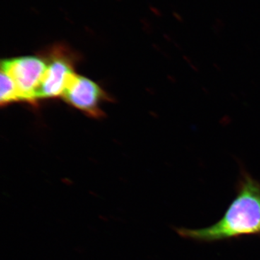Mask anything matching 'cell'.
Segmentation results:
<instances>
[{
	"mask_svg": "<svg viewBox=\"0 0 260 260\" xmlns=\"http://www.w3.org/2000/svg\"><path fill=\"white\" fill-rule=\"evenodd\" d=\"M184 239L198 243H215L244 237L260 239V181L241 169L237 194L218 222L203 229L175 228Z\"/></svg>",
	"mask_w": 260,
	"mask_h": 260,
	"instance_id": "6da1fadb",
	"label": "cell"
},
{
	"mask_svg": "<svg viewBox=\"0 0 260 260\" xmlns=\"http://www.w3.org/2000/svg\"><path fill=\"white\" fill-rule=\"evenodd\" d=\"M47 62L41 56H26L3 59L1 70L11 77L18 90L20 102L36 105L38 93L44 73Z\"/></svg>",
	"mask_w": 260,
	"mask_h": 260,
	"instance_id": "7a4b0ae2",
	"label": "cell"
},
{
	"mask_svg": "<svg viewBox=\"0 0 260 260\" xmlns=\"http://www.w3.org/2000/svg\"><path fill=\"white\" fill-rule=\"evenodd\" d=\"M47 69L38 93V99L62 97L65 89L74 77L75 58L64 47L52 48L44 56Z\"/></svg>",
	"mask_w": 260,
	"mask_h": 260,
	"instance_id": "3957f363",
	"label": "cell"
},
{
	"mask_svg": "<svg viewBox=\"0 0 260 260\" xmlns=\"http://www.w3.org/2000/svg\"><path fill=\"white\" fill-rule=\"evenodd\" d=\"M68 104L92 117L104 115L102 103L109 100L104 90L96 83L82 75H74L62 95Z\"/></svg>",
	"mask_w": 260,
	"mask_h": 260,
	"instance_id": "277c9868",
	"label": "cell"
},
{
	"mask_svg": "<svg viewBox=\"0 0 260 260\" xmlns=\"http://www.w3.org/2000/svg\"><path fill=\"white\" fill-rule=\"evenodd\" d=\"M18 102H20V99L14 81L6 72L1 70L0 104L4 107Z\"/></svg>",
	"mask_w": 260,
	"mask_h": 260,
	"instance_id": "5b68a950",
	"label": "cell"
}]
</instances>
